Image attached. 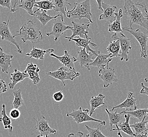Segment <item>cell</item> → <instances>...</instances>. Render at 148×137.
Segmentation results:
<instances>
[{
	"instance_id": "obj_1",
	"label": "cell",
	"mask_w": 148,
	"mask_h": 137,
	"mask_svg": "<svg viewBox=\"0 0 148 137\" xmlns=\"http://www.w3.org/2000/svg\"><path fill=\"white\" fill-rule=\"evenodd\" d=\"M123 9L124 13L129 21L130 29H132L133 24H137L148 31V11L145 4L125 0Z\"/></svg>"
},
{
	"instance_id": "obj_2",
	"label": "cell",
	"mask_w": 148,
	"mask_h": 137,
	"mask_svg": "<svg viewBox=\"0 0 148 137\" xmlns=\"http://www.w3.org/2000/svg\"><path fill=\"white\" fill-rule=\"evenodd\" d=\"M23 43L29 41L33 44L39 43L43 40V34L40 29L35 25V22L33 20H29L27 23L24 24L20 28L18 34Z\"/></svg>"
},
{
	"instance_id": "obj_3",
	"label": "cell",
	"mask_w": 148,
	"mask_h": 137,
	"mask_svg": "<svg viewBox=\"0 0 148 137\" xmlns=\"http://www.w3.org/2000/svg\"><path fill=\"white\" fill-rule=\"evenodd\" d=\"M66 17L69 19H77L79 20L86 19L90 23H93L91 19L92 14L90 0H86L80 3H74V8L67 11Z\"/></svg>"
},
{
	"instance_id": "obj_4",
	"label": "cell",
	"mask_w": 148,
	"mask_h": 137,
	"mask_svg": "<svg viewBox=\"0 0 148 137\" xmlns=\"http://www.w3.org/2000/svg\"><path fill=\"white\" fill-rule=\"evenodd\" d=\"M123 30H125V31L132 35L139 43L141 47V57H143L145 59L148 57L147 43L148 41V35L139 29L134 30V29H130V28L123 27Z\"/></svg>"
},
{
	"instance_id": "obj_5",
	"label": "cell",
	"mask_w": 148,
	"mask_h": 137,
	"mask_svg": "<svg viewBox=\"0 0 148 137\" xmlns=\"http://www.w3.org/2000/svg\"><path fill=\"white\" fill-rule=\"evenodd\" d=\"M46 74L51 76V77H54L56 79L60 80L63 83L64 86H66L64 82L65 80H71L73 81L75 78L78 77L80 75L79 72L76 71L75 70L67 71V68L65 67H60L58 68L56 71L49 72Z\"/></svg>"
},
{
	"instance_id": "obj_6",
	"label": "cell",
	"mask_w": 148,
	"mask_h": 137,
	"mask_svg": "<svg viewBox=\"0 0 148 137\" xmlns=\"http://www.w3.org/2000/svg\"><path fill=\"white\" fill-rule=\"evenodd\" d=\"M89 110L88 109H83L82 107H79L78 110H74L71 113H67L66 114L67 117H71L73 118L74 121H75L77 124H80L82 123L94 121L97 122L103 123L105 121L96 119L94 118L91 117L88 113Z\"/></svg>"
},
{
	"instance_id": "obj_7",
	"label": "cell",
	"mask_w": 148,
	"mask_h": 137,
	"mask_svg": "<svg viewBox=\"0 0 148 137\" xmlns=\"http://www.w3.org/2000/svg\"><path fill=\"white\" fill-rule=\"evenodd\" d=\"M111 37L119 41L120 45V60L128 61L129 60V51L132 49L131 40L127 38L123 33H115Z\"/></svg>"
},
{
	"instance_id": "obj_8",
	"label": "cell",
	"mask_w": 148,
	"mask_h": 137,
	"mask_svg": "<svg viewBox=\"0 0 148 137\" xmlns=\"http://www.w3.org/2000/svg\"><path fill=\"white\" fill-rule=\"evenodd\" d=\"M9 22H10V18L8 22H3L0 23V36L1 37V40H5L14 44L17 49L15 51L20 54H22V51L20 48V45L17 41L15 39L16 37L15 35H13L9 29Z\"/></svg>"
},
{
	"instance_id": "obj_9",
	"label": "cell",
	"mask_w": 148,
	"mask_h": 137,
	"mask_svg": "<svg viewBox=\"0 0 148 137\" xmlns=\"http://www.w3.org/2000/svg\"><path fill=\"white\" fill-rule=\"evenodd\" d=\"M98 73L100 78L103 81L105 88H108L112 83L118 81L117 77L115 74V70L109 68V66L100 68Z\"/></svg>"
},
{
	"instance_id": "obj_10",
	"label": "cell",
	"mask_w": 148,
	"mask_h": 137,
	"mask_svg": "<svg viewBox=\"0 0 148 137\" xmlns=\"http://www.w3.org/2000/svg\"><path fill=\"white\" fill-rule=\"evenodd\" d=\"M71 23L73 26L71 31L73 34L71 37H64L66 39L69 40L73 39L76 36H78L82 39L88 38L89 37L88 35L89 29L90 26V22L85 23H76L74 21H72Z\"/></svg>"
},
{
	"instance_id": "obj_11",
	"label": "cell",
	"mask_w": 148,
	"mask_h": 137,
	"mask_svg": "<svg viewBox=\"0 0 148 137\" xmlns=\"http://www.w3.org/2000/svg\"><path fill=\"white\" fill-rule=\"evenodd\" d=\"M73 29V27L66 25L64 21H59L56 19H54V22L53 23V26L52 28V30L49 33H47V36H54L55 42H57L61 35H63L64 32L69 29Z\"/></svg>"
},
{
	"instance_id": "obj_12",
	"label": "cell",
	"mask_w": 148,
	"mask_h": 137,
	"mask_svg": "<svg viewBox=\"0 0 148 137\" xmlns=\"http://www.w3.org/2000/svg\"><path fill=\"white\" fill-rule=\"evenodd\" d=\"M36 121V125L35 126L34 130H37L40 133V136H46L47 134H55L57 131L55 129L51 128L49 126L48 121L46 120L45 118L42 116L37 120L34 118Z\"/></svg>"
},
{
	"instance_id": "obj_13",
	"label": "cell",
	"mask_w": 148,
	"mask_h": 137,
	"mask_svg": "<svg viewBox=\"0 0 148 137\" xmlns=\"http://www.w3.org/2000/svg\"><path fill=\"white\" fill-rule=\"evenodd\" d=\"M102 8L103 13L100 15L99 20L107 21L110 22V24L112 23L116 19V13L115 11L117 9V6L109 5L103 2Z\"/></svg>"
},
{
	"instance_id": "obj_14",
	"label": "cell",
	"mask_w": 148,
	"mask_h": 137,
	"mask_svg": "<svg viewBox=\"0 0 148 137\" xmlns=\"http://www.w3.org/2000/svg\"><path fill=\"white\" fill-rule=\"evenodd\" d=\"M96 57L91 52L87 53L85 48L82 49L80 48L79 51L78 52V57L77 60L82 68L85 66L87 70L90 71V68H89L88 66L90 63H92L95 60Z\"/></svg>"
},
{
	"instance_id": "obj_15",
	"label": "cell",
	"mask_w": 148,
	"mask_h": 137,
	"mask_svg": "<svg viewBox=\"0 0 148 137\" xmlns=\"http://www.w3.org/2000/svg\"><path fill=\"white\" fill-rule=\"evenodd\" d=\"M137 100L134 97L133 93L129 92L127 94V97L123 102L116 106H114L111 108V111L114 110L118 109L125 108L126 110L125 111H131L137 110Z\"/></svg>"
},
{
	"instance_id": "obj_16",
	"label": "cell",
	"mask_w": 148,
	"mask_h": 137,
	"mask_svg": "<svg viewBox=\"0 0 148 137\" xmlns=\"http://www.w3.org/2000/svg\"><path fill=\"white\" fill-rule=\"evenodd\" d=\"M69 42L71 41H73L76 43V46H80V47H82L83 48H85L87 53H88L89 52H91L96 57H97L98 55V54L100 53L99 50H94L89 47V46H92L94 47L97 46L96 44L91 42V38L90 37H89L88 38H86V39H82V38L78 37L76 39L75 38L71 39L69 40Z\"/></svg>"
},
{
	"instance_id": "obj_17",
	"label": "cell",
	"mask_w": 148,
	"mask_h": 137,
	"mask_svg": "<svg viewBox=\"0 0 148 137\" xmlns=\"http://www.w3.org/2000/svg\"><path fill=\"white\" fill-rule=\"evenodd\" d=\"M50 56L57 59L65 68H67L70 71L75 70L74 63L77 62V59L69 54L67 51H64V55L63 56H57L54 53L50 54Z\"/></svg>"
},
{
	"instance_id": "obj_18",
	"label": "cell",
	"mask_w": 148,
	"mask_h": 137,
	"mask_svg": "<svg viewBox=\"0 0 148 137\" xmlns=\"http://www.w3.org/2000/svg\"><path fill=\"white\" fill-rule=\"evenodd\" d=\"M13 58V54L6 53L0 46V68L2 72L6 74L9 73V70L11 67Z\"/></svg>"
},
{
	"instance_id": "obj_19",
	"label": "cell",
	"mask_w": 148,
	"mask_h": 137,
	"mask_svg": "<svg viewBox=\"0 0 148 137\" xmlns=\"http://www.w3.org/2000/svg\"><path fill=\"white\" fill-rule=\"evenodd\" d=\"M40 68L38 66L31 62L29 63L26 66L25 71L23 72L24 73L29 75V77L32 80V82L34 84H37L40 82V75L39 72Z\"/></svg>"
},
{
	"instance_id": "obj_20",
	"label": "cell",
	"mask_w": 148,
	"mask_h": 137,
	"mask_svg": "<svg viewBox=\"0 0 148 137\" xmlns=\"http://www.w3.org/2000/svg\"><path fill=\"white\" fill-rule=\"evenodd\" d=\"M111 55V54H104L100 53L96 57L94 62L89 65V68H90V66H93L97 67L100 69L107 66H109V63L112 60V59L110 58Z\"/></svg>"
},
{
	"instance_id": "obj_21",
	"label": "cell",
	"mask_w": 148,
	"mask_h": 137,
	"mask_svg": "<svg viewBox=\"0 0 148 137\" xmlns=\"http://www.w3.org/2000/svg\"><path fill=\"white\" fill-rule=\"evenodd\" d=\"M54 51V49H49L47 50H42L37 49L33 46V49L29 53L26 54V56H29L30 58H34L36 60H43L45 54H51Z\"/></svg>"
},
{
	"instance_id": "obj_22",
	"label": "cell",
	"mask_w": 148,
	"mask_h": 137,
	"mask_svg": "<svg viewBox=\"0 0 148 137\" xmlns=\"http://www.w3.org/2000/svg\"><path fill=\"white\" fill-rule=\"evenodd\" d=\"M27 77H29L28 74L18 71L17 68H15L14 72L11 74L10 80H11V82L9 84L10 89L11 90L13 89L17 83L23 81Z\"/></svg>"
},
{
	"instance_id": "obj_23",
	"label": "cell",
	"mask_w": 148,
	"mask_h": 137,
	"mask_svg": "<svg viewBox=\"0 0 148 137\" xmlns=\"http://www.w3.org/2000/svg\"><path fill=\"white\" fill-rule=\"evenodd\" d=\"M105 99V95L103 94L98 95L97 96L92 97L90 100V104L91 107V110L90 111V116L94 113L95 110L97 108L103 107H106L105 103L104 102V99Z\"/></svg>"
},
{
	"instance_id": "obj_24",
	"label": "cell",
	"mask_w": 148,
	"mask_h": 137,
	"mask_svg": "<svg viewBox=\"0 0 148 137\" xmlns=\"http://www.w3.org/2000/svg\"><path fill=\"white\" fill-rule=\"evenodd\" d=\"M123 11L121 9L119 10L118 13H116V19L112 23L110 24L108 26L109 32H114L115 33H123V28L121 24V19L123 17Z\"/></svg>"
},
{
	"instance_id": "obj_25",
	"label": "cell",
	"mask_w": 148,
	"mask_h": 137,
	"mask_svg": "<svg viewBox=\"0 0 148 137\" xmlns=\"http://www.w3.org/2000/svg\"><path fill=\"white\" fill-rule=\"evenodd\" d=\"M106 111L108 115L110 127V131L112 130V127L113 125L118 126L120 123H123V117L121 113H118L117 110L116 112H111L109 111L108 109L106 108Z\"/></svg>"
},
{
	"instance_id": "obj_26",
	"label": "cell",
	"mask_w": 148,
	"mask_h": 137,
	"mask_svg": "<svg viewBox=\"0 0 148 137\" xmlns=\"http://www.w3.org/2000/svg\"><path fill=\"white\" fill-rule=\"evenodd\" d=\"M34 14L36 19L39 20V21L42 24L43 26H46V24L52 19H56L58 17H63V15L60 14L54 17H51L47 15V11L45 10H42L41 12L37 11L35 10L34 12Z\"/></svg>"
},
{
	"instance_id": "obj_27",
	"label": "cell",
	"mask_w": 148,
	"mask_h": 137,
	"mask_svg": "<svg viewBox=\"0 0 148 137\" xmlns=\"http://www.w3.org/2000/svg\"><path fill=\"white\" fill-rule=\"evenodd\" d=\"M124 117L125 118V121L118 125L117 127L120 131H122L125 134L128 135L130 137H136L133 131L132 130L130 125H129V120L131 118V116L128 114H124Z\"/></svg>"
},
{
	"instance_id": "obj_28",
	"label": "cell",
	"mask_w": 148,
	"mask_h": 137,
	"mask_svg": "<svg viewBox=\"0 0 148 137\" xmlns=\"http://www.w3.org/2000/svg\"><path fill=\"white\" fill-rule=\"evenodd\" d=\"M54 5V11L56 12H60V15L64 17H66V8L68 6H71V4L67 0H53L52 1Z\"/></svg>"
},
{
	"instance_id": "obj_29",
	"label": "cell",
	"mask_w": 148,
	"mask_h": 137,
	"mask_svg": "<svg viewBox=\"0 0 148 137\" xmlns=\"http://www.w3.org/2000/svg\"><path fill=\"white\" fill-rule=\"evenodd\" d=\"M107 51L109 54H111L110 58L111 59L119 57L121 53L119 41L118 40L111 41L107 48Z\"/></svg>"
},
{
	"instance_id": "obj_30",
	"label": "cell",
	"mask_w": 148,
	"mask_h": 137,
	"mask_svg": "<svg viewBox=\"0 0 148 137\" xmlns=\"http://www.w3.org/2000/svg\"><path fill=\"white\" fill-rule=\"evenodd\" d=\"M106 122L100 123L98 125L96 128H91L85 125V127L88 131V134H86V137H107L103 134L101 131V128L103 126H105Z\"/></svg>"
},
{
	"instance_id": "obj_31",
	"label": "cell",
	"mask_w": 148,
	"mask_h": 137,
	"mask_svg": "<svg viewBox=\"0 0 148 137\" xmlns=\"http://www.w3.org/2000/svg\"><path fill=\"white\" fill-rule=\"evenodd\" d=\"M2 117L0 118V122L3 123L4 128L5 129H8L10 132H12L13 127L12 126V119L9 117L6 112L5 104L2 105V110L1 111Z\"/></svg>"
},
{
	"instance_id": "obj_32",
	"label": "cell",
	"mask_w": 148,
	"mask_h": 137,
	"mask_svg": "<svg viewBox=\"0 0 148 137\" xmlns=\"http://www.w3.org/2000/svg\"><path fill=\"white\" fill-rule=\"evenodd\" d=\"M21 4L18 5L17 8H21L25 10L29 15L35 16L34 12L33 11L35 4L36 3L35 0H21Z\"/></svg>"
},
{
	"instance_id": "obj_33",
	"label": "cell",
	"mask_w": 148,
	"mask_h": 137,
	"mask_svg": "<svg viewBox=\"0 0 148 137\" xmlns=\"http://www.w3.org/2000/svg\"><path fill=\"white\" fill-rule=\"evenodd\" d=\"M146 116L143 118V120L141 121H140L138 122L134 123L133 125H130V127H132L134 129L136 137H138L139 134H142L144 132L147 131V129L146 127V125L148 122V121H145V119Z\"/></svg>"
},
{
	"instance_id": "obj_34",
	"label": "cell",
	"mask_w": 148,
	"mask_h": 137,
	"mask_svg": "<svg viewBox=\"0 0 148 137\" xmlns=\"http://www.w3.org/2000/svg\"><path fill=\"white\" fill-rule=\"evenodd\" d=\"M121 114H129L131 117L136 118L138 120L141 121L143 118L147 116L148 113V109H140L136 110L131 111H123L120 112Z\"/></svg>"
},
{
	"instance_id": "obj_35",
	"label": "cell",
	"mask_w": 148,
	"mask_h": 137,
	"mask_svg": "<svg viewBox=\"0 0 148 137\" xmlns=\"http://www.w3.org/2000/svg\"><path fill=\"white\" fill-rule=\"evenodd\" d=\"M34 7L38 8L36 11H38L40 10H45L47 11L48 10H54V5L52 1L45 0V1H40L36 2L35 4Z\"/></svg>"
},
{
	"instance_id": "obj_36",
	"label": "cell",
	"mask_w": 148,
	"mask_h": 137,
	"mask_svg": "<svg viewBox=\"0 0 148 137\" xmlns=\"http://www.w3.org/2000/svg\"><path fill=\"white\" fill-rule=\"evenodd\" d=\"M14 97V99L12 103V106L14 109L18 108L23 106L24 104V100L22 95V91L21 89L15 90L13 92Z\"/></svg>"
},
{
	"instance_id": "obj_37",
	"label": "cell",
	"mask_w": 148,
	"mask_h": 137,
	"mask_svg": "<svg viewBox=\"0 0 148 137\" xmlns=\"http://www.w3.org/2000/svg\"><path fill=\"white\" fill-rule=\"evenodd\" d=\"M21 116V112L17 109H13L10 112V117L13 120L18 119Z\"/></svg>"
},
{
	"instance_id": "obj_38",
	"label": "cell",
	"mask_w": 148,
	"mask_h": 137,
	"mask_svg": "<svg viewBox=\"0 0 148 137\" xmlns=\"http://www.w3.org/2000/svg\"><path fill=\"white\" fill-rule=\"evenodd\" d=\"M53 98L56 102H60L63 100L64 95L63 94V91L56 92L53 94Z\"/></svg>"
},
{
	"instance_id": "obj_39",
	"label": "cell",
	"mask_w": 148,
	"mask_h": 137,
	"mask_svg": "<svg viewBox=\"0 0 148 137\" xmlns=\"http://www.w3.org/2000/svg\"><path fill=\"white\" fill-rule=\"evenodd\" d=\"M12 1L11 0H0V6L3 8L11 9Z\"/></svg>"
},
{
	"instance_id": "obj_40",
	"label": "cell",
	"mask_w": 148,
	"mask_h": 137,
	"mask_svg": "<svg viewBox=\"0 0 148 137\" xmlns=\"http://www.w3.org/2000/svg\"><path fill=\"white\" fill-rule=\"evenodd\" d=\"M8 91L7 84L4 80L0 79V94L5 93Z\"/></svg>"
},
{
	"instance_id": "obj_41",
	"label": "cell",
	"mask_w": 148,
	"mask_h": 137,
	"mask_svg": "<svg viewBox=\"0 0 148 137\" xmlns=\"http://www.w3.org/2000/svg\"><path fill=\"white\" fill-rule=\"evenodd\" d=\"M140 85L141 86L142 89L140 91V94H145L146 95L148 96V87L145 86L143 82L140 83Z\"/></svg>"
},
{
	"instance_id": "obj_42",
	"label": "cell",
	"mask_w": 148,
	"mask_h": 137,
	"mask_svg": "<svg viewBox=\"0 0 148 137\" xmlns=\"http://www.w3.org/2000/svg\"><path fill=\"white\" fill-rule=\"evenodd\" d=\"M18 2V1H12L11 9L10 10L11 12H14L16 11Z\"/></svg>"
},
{
	"instance_id": "obj_43",
	"label": "cell",
	"mask_w": 148,
	"mask_h": 137,
	"mask_svg": "<svg viewBox=\"0 0 148 137\" xmlns=\"http://www.w3.org/2000/svg\"><path fill=\"white\" fill-rule=\"evenodd\" d=\"M83 135L84 134L82 132L79 131L78 132L77 134H73V133L69 134L68 136V137H83Z\"/></svg>"
},
{
	"instance_id": "obj_44",
	"label": "cell",
	"mask_w": 148,
	"mask_h": 137,
	"mask_svg": "<svg viewBox=\"0 0 148 137\" xmlns=\"http://www.w3.org/2000/svg\"><path fill=\"white\" fill-rule=\"evenodd\" d=\"M96 2H97V3H98V9L103 11V8H102V3H103V1H98V0H97Z\"/></svg>"
},
{
	"instance_id": "obj_45",
	"label": "cell",
	"mask_w": 148,
	"mask_h": 137,
	"mask_svg": "<svg viewBox=\"0 0 148 137\" xmlns=\"http://www.w3.org/2000/svg\"><path fill=\"white\" fill-rule=\"evenodd\" d=\"M118 131V136H119V137H123V136H122V134H121V132H120V131L119 130V129L118 128L116 127V129H112V130H111V131Z\"/></svg>"
},
{
	"instance_id": "obj_46",
	"label": "cell",
	"mask_w": 148,
	"mask_h": 137,
	"mask_svg": "<svg viewBox=\"0 0 148 137\" xmlns=\"http://www.w3.org/2000/svg\"><path fill=\"white\" fill-rule=\"evenodd\" d=\"M137 137H148V133L147 131L144 132L142 134H139L138 136Z\"/></svg>"
},
{
	"instance_id": "obj_47",
	"label": "cell",
	"mask_w": 148,
	"mask_h": 137,
	"mask_svg": "<svg viewBox=\"0 0 148 137\" xmlns=\"http://www.w3.org/2000/svg\"><path fill=\"white\" fill-rule=\"evenodd\" d=\"M49 134H47V135H46V136H40V135H38L37 137H49Z\"/></svg>"
},
{
	"instance_id": "obj_48",
	"label": "cell",
	"mask_w": 148,
	"mask_h": 137,
	"mask_svg": "<svg viewBox=\"0 0 148 137\" xmlns=\"http://www.w3.org/2000/svg\"><path fill=\"white\" fill-rule=\"evenodd\" d=\"M147 116H148V113L147 114ZM148 121V122H147V133H148V120H147Z\"/></svg>"
},
{
	"instance_id": "obj_49",
	"label": "cell",
	"mask_w": 148,
	"mask_h": 137,
	"mask_svg": "<svg viewBox=\"0 0 148 137\" xmlns=\"http://www.w3.org/2000/svg\"><path fill=\"white\" fill-rule=\"evenodd\" d=\"M145 82H148V78H145Z\"/></svg>"
}]
</instances>
